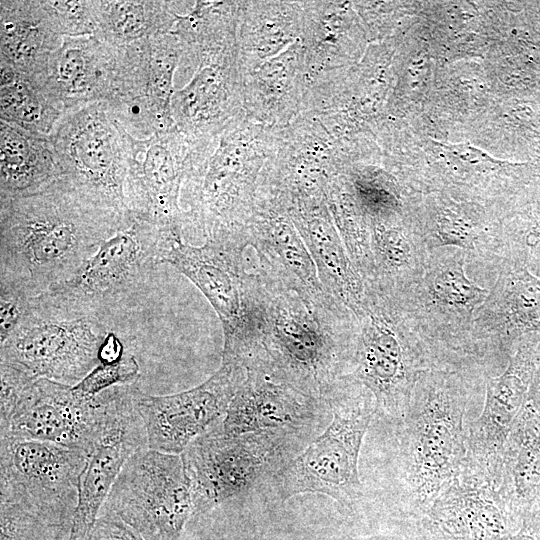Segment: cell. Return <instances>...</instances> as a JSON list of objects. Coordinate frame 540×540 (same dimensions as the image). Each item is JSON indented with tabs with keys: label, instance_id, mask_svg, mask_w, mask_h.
<instances>
[{
	"label": "cell",
	"instance_id": "1",
	"mask_svg": "<svg viewBox=\"0 0 540 540\" xmlns=\"http://www.w3.org/2000/svg\"><path fill=\"white\" fill-rule=\"evenodd\" d=\"M250 353L260 367L297 390L323 399L349 373L357 319L338 300L318 305L270 273H249Z\"/></svg>",
	"mask_w": 540,
	"mask_h": 540
},
{
	"label": "cell",
	"instance_id": "8",
	"mask_svg": "<svg viewBox=\"0 0 540 540\" xmlns=\"http://www.w3.org/2000/svg\"><path fill=\"white\" fill-rule=\"evenodd\" d=\"M301 431L307 430L278 428L230 435L219 422L194 439L180 454L190 485L193 515L277 476L303 441Z\"/></svg>",
	"mask_w": 540,
	"mask_h": 540
},
{
	"label": "cell",
	"instance_id": "22",
	"mask_svg": "<svg viewBox=\"0 0 540 540\" xmlns=\"http://www.w3.org/2000/svg\"><path fill=\"white\" fill-rule=\"evenodd\" d=\"M175 127L190 139L215 134L244 114L243 72L238 45L211 53L180 88L172 103Z\"/></svg>",
	"mask_w": 540,
	"mask_h": 540
},
{
	"label": "cell",
	"instance_id": "31",
	"mask_svg": "<svg viewBox=\"0 0 540 540\" xmlns=\"http://www.w3.org/2000/svg\"><path fill=\"white\" fill-rule=\"evenodd\" d=\"M500 501L517 523L540 520V415L527 400L503 446Z\"/></svg>",
	"mask_w": 540,
	"mask_h": 540
},
{
	"label": "cell",
	"instance_id": "17",
	"mask_svg": "<svg viewBox=\"0 0 540 540\" xmlns=\"http://www.w3.org/2000/svg\"><path fill=\"white\" fill-rule=\"evenodd\" d=\"M190 139L177 128L139 139L129 135L127 206L132 217L160 229H185L181 188Z\"/></svg>",
	"mask_w": 540,
	"mask_h": 540
},
{
	"label": "cell",
	"instance_id": "18",
	"mask_svg": "<svg viewBox=\"0 0 540 540\" xmlns=\"http://www.w3.org/2000/svg\"><path fill=\"white\" fill-rule=\"evenodd\" d=\"M108 390L86 397L73 386L37 378L24 392L1 435L47 441L91 452L105 421Z\"/></svg>",
	"mask_w": 540,
	"mask_h": 540
},
{
	"label": "cell",
	"instance_id": "12",
	"mask_svg": "<svg viewBox=\"0 0 540 540\" xmlns=\"http://www.w3.org/2000/svg\"><path fill=\"white\" fill-rule=\"evenodd\" d=\"M160 230L159 264H169L191 280L217 313L224 335L222 361L243 363L250 351L246 248L211 240L194 246L183 240L186 230Z\"/></svg>",
	"mask_w": 540,
	"mask_h": 540
},
{
	"label": "cell",
	"instance_id": "10",
	"mask_svg": "<svg viewBox=\"0 0 540 540\" xmlns=\"http://www.w3.org/2000/svg\"><path fill=\"white\" fill-rule=\"evenodd\" d=\"M129 133L105 102L69 110L49 134L60 179L96 205L134 219L126 200Z\"/></svg>",
	"mask_w": 540,
	"mask_h": 540
},
{
	"label": "cell",
	"instance_id": "50",
	"mask_svg": "<svg viewBox=\"0 0 540 540\" xmlns=\"http://www.w3.org/2000/svg\"><path fill=\"white\" fill-rule=\"evenodd\" d=\"M528 400L540 415V363L535 371L528 394Z\"/></svg>",
	"mask_w": 540,
	"mask_h": 540
},
{
	"label": "cell",
	"instance_id": "34",
	"mask_svg": "<svg viewBox=\"0 0 540 540\" xmlns=\"http://www.w3.org/2000/svg\"><path fill=\"white\" fill-rule=\"evenodd\" d=\"M303 1H242L237 30L243 75L300 41Z\"/></svg>",
	"mask_w": 540,
	"mask_h": 540
},
{
	"label": "cell",
	"instance_id": "11",
	"mask_svg": "<svg viewBox=\"0 0 540 540\" xmlns=\"http://www.w3.org/2000/svg\"><path fill=\"white\" fill-rule=\"evenodd\" d=\"M100 513L115 515L145 540H179L193 515L180 454L149 447L124 464Z\"/></svg>",
	"mask_w": 540,
	"mask_h": 540
},
{
	"label": "cell",
	"instance_id": "47",
	"mask_svg": "<svg viewBox=\"0 0 540 540\" xmlns=\"http://www.w3.org/2000/svg\"><path fill=\"white\" fill-rule=\"evenodd\" d=\"M90 540H145L115 515L100 513Z\"/></svg>",
	"mask_w": 540,
	"mask_h": 540
},
{
	"label": "cell",
	"instance_id": "16",
	"mask_svg": "<svg viewBox=\"0 0 540 540\" xmlns=\"http://www.w3.org/2000/svg\"><path fill=\"white\" fill-rule=\"evenodd\" d=\"M138 388L109 389L103 430L89 453L67 540H90L101 509L126 461L148 447L147 433L136 406Z\"/></svg>",
	"mask_w": 540,
	"mask_h": 540
},
{
	"label": "cell",
	"instance_id": "20",
	"mask_svg": "<svg viewBox=\"0 0 540 540\" xmlns=\"http://www.w3.org/2000/svg\"><path fill=\"white\" fill-rule=\"evenodd\" d=\"M539 363L540 333H530L518 340L502 374L486 376L483 410L469 428L463 466L482 472L497 486L503 446L514 420L528 400Z\"/></svg>",
	"mask_w": 540,
	"mask_h": 540
},
{
	"label": "cell",
	"instance_id": "30",
	"mask_svg": "<svg viewBox=\"0 0 540 540\" xmlns=\"http://www.w3.org/2000/svg\"><path fill=\"white\" fill-rule=\"evenodd\" d=\"M0 36L1 63L38 83L45 78L64 37L46 0H2Z\"/></svg>",
	"mask_w": 540,
	"mask_h": 540
},
{
	"label": "cell",
	"instance_id": "45",
	"mask_svg": "<svg viewBox=\"0 0 540 540\" xmlns=\"http://www.w3.org/2000/svg\"><path fill=\"white\" fill-rule=\"evenodd\" d=\"M64 36L94 35L96 29L94 0H49Z\"/></svg>",
	"mask_w": 540,
	"mask_h": 540
},
{
	"label": "cell",
	"instance_id": "26",
	"mask_svg": "<svg viewBox=\"0 0 540 540\" xmlns=\"http://www.w3.org/2000/svg\"><path fill=\"white\" fill-rule=\"evenodd\" d=\"M117 55L118 46L95 35L64 36L40 84L62 113L104 102L111 90Z\"/></svg>",
	"mask_w": 540,
	"mask_h": 540
},
{
	"label": "cell",
	"instance_id": "25",
	"mask_svg": "<svg viewBox=\"0 0 540 540\" xmlns=\"http://www.w3.org/2000/svg\"><path fill=\"white\" fill-rule=\"evenodd\" d=\"M497 485L463 467L426 513L444 540H503L517 524L503 507Z\"/></svg>",
	"mask_w": 540,
	"mask_h": 540
},
{
	"label": "cell",
	"instance_id": "24",
	"mask_svg": "<svg viewBox=\"0 0 540 540\" xmlns=\"http://www.w3.org/2000/svg\"><path fill=\"white\" fill-rule=\"evenodd\" d=\"M246 369V378L221 422L225 433L239 435L278 428L307 430L317 423L325 400L297 390L260 367Z\"/></svg>",
	"mask_w": 540,
	"mask_h": 540
},
{
	"label": "cell",
	"instance_id": "4",
	"mask_svg": "<svg viewBox=\"0 0 540 540\" xmlns=\"http://www.w3.org/2000/svg\"><path fill=\"white\" fill-rule=\"evenodd\" d=\"M477 366L434 367L417 381L403 419L404 476L413 505L426 511L464 465L463 420L479 377Z\"/></svg>",
	"mask_w": 540,
	"mask_h": 540
},
{
	"label": "cell",
	"instance_id": "27",
	"mask_svg": "<svg viewBox=\"0 0 540 540\" xmlns=\"http://www.w3.org/2000/svg\"><path fill=\"white\" fill-rule=\"evenodd\" d=\"M283 205L314 260L325 291L356 316L364 301L365 283L349 258L326 197L297 199Z\"/></svg>",
	"mask_w": 540,
	"mask_h": 540
},
{
	"label": "cell",
	"instance_id": "40",
	"mask_svg": "<svg viewBox=\"0 0 540 540\" xmlns=\"http://www.w3.org/2000/svg\"><path fill=\"white\" fill-rule=\"evenodd\" d=\"M326 202L355 269L369 283L374 277L370 223L343 174L335 177L326 192Z\"/></svg>",
	"mask_w": 540,
	"mask_h": 540
},
{
	"label": "cell",
	"instance_id": "33",
	"mask_svg": "<svg viewBox=\"0 0 540 540\" xmlns=\"http://www.w3.org/2000/svg\"><path fill=\"white\" fill-rule=\"evenodd\" d=\"M433 205L409 220L429 251L453 247L464 251L468 261L498 267L502 260L501 225L480 211Z\"/></svg>",
	"mask_w": 540,
	"mask_h": 540
},
{
	"label": "cell",
	"instance_id": "37",
	"mask_svg": "<svg viewBox=\"0 0 540 540\" xmlns=\"http://www.w3.org/2000/svg\"><path fill=\"white\" fill-rule=\"evenodd\" d=\"M194 1L94 0V35L112 46H124L172 31L177 14Z\"/></svg>",
	"mask_w": 540,
	"mask_h": 540
},
{
	"label": "cell",
	"instance_id": "21",
	"mask_svg": "<svg viewBox=\"0 0 540 540\" xmlns=\"http://www.w3.org/2000/svg\"><path fill=\"white\" fill-rule=\"evenodd\" d=\"M343 166L338 146L320 121L302 114L279 129L276 149L263 170L258 191L285 202L326 197Z\"/></svg>",
	"mask_w": 540,
	"mask_h": 540
},
{
	"label": "cell",
	"instance_id": "42",
	"mask_svg": "<svg viewBox=\"0 0 540 540\" xmlns=\"http://www.w3.org/2000/svg\"><path fill=\"white\" fill-rule=\"evenodd\" d=\"M69 529L58 526L27 506L1 501V540H67Z\"/></svg>",
	"mask_w": 540,
	"mask_h": 540
},
{
	"label": "cell",
	"instance_id": "13",
	"mask_svg": "<svg viewBox=\"0 0 540 540\" xmlns=\"http://www.w3.org/2000/svg\"><path fill=\"white\" fill-rule=\"evenodd\" d=\"M107 324L98 317L55 312L36 298L32 312L0 343V361L36 378L75 386L100 363V347L110 332Z\"/></svg>",
	"mask_w": 540,
	"mask_h": 540
},
{
	"label": "cell",
	"instance_id": "23",
	"mask_svg": "<svg viewBox=\"0 0 540 540\" xmlns=\"http://www.w3.org/2000/svg\"><path fill=\"white\" fill-rule=\"evenodd\" d=\"M248 238L256 251L259 268L303 299L318 305L337 300L325 291L301 234L279 200L258 193Z\"/></svg>",
	"mask_w": 540,
	"mask_h": 540
},
{
	"label": "cell",
	"instance_id": "29",
	"mask_svg": "<svg viewBox=\"0 0 540 540\" xmlns=\"http://www.w3.org/2000/svg\"><path fill=\"white\" fill-rule=\"evenodd\" d=\"M306 89L301 41L243 75V110L247 119L281 129L302 115Z\"/></svg>",
	"mask_w": 540,
	"mask_h": 540
},
{
	"label": "cell",
	"instance_id": "48",
	"mask_svg": "<svg viewBox=\"0 0 540 540\" xmlns=\"http://www.w3.org/2000/svg\"><path fill=\"white\" fill-rule=\"evenodd\" d=\"M124 345L113 332H109L105 337L99 351L100 363H111L122 359L125 356Z\"/></svg>",
	"mask_w": 540,
	"mask_h": 540
},
{
	"label": "cell",
	"instance_id": "43",
	"mask_svg": "<svg viewBox=\"0 0 540 540\" xmlns=\"http://www.w3.org/2000/svg\"><path fill=\"white\" fill-rule=\"evenodd\" d=\"M0 276V343H2L32 312L37 296L21 281Z\"/></svg>",
	"mask_w": 540,
	"mask_h": 540
},
{
	"label": "cell",
	"instance_id": "39",
	"mask_svg": "<svg viewBox=\"0 0 540 540\" xmlns=\"http://www.w3.org/2000/svg\"><path fill=\"white\" fill-rule=\"evenodd\" d=\"M0 120L49 135L63 115L32 78L0 63Z\"/></svg>",
	"mask_w": 540,
	"mask_h": 540
},
{
	"label": "cell",
	"instance_id": "7",
	"mask_svg": "<svg viewBox=\"0 0 540 540\" xmlns=\"http://www.w3.org/2000/svg\"><path fill=\"white\" fill-rule=\"evenodd\" d=\"M333 419L326 430L278 473L279 495H327L347 507L362 497L361 444L377 404L364 386L342 377L323 398Z\"/></svg>",
	"mask_w": 540,
	"mask_h": 540
},
{
	"label": "cell",
	"instance_id": "36",
	"mask_svg": "<svg viewBox=\"0 0 540 540\" xmlns=\"http://www.w3.org/2000/svg\"><path fill=\"white\" fill-rule=\"evenodd\" d=\"M369 223L374 277L365 284L398 296L421 278L431 251L409 220Z\"/></svg>",
	"mask_w": 540,
	"mask_h": 540
},
{
	"label": "cell",
	"instance_id": "46",
	"mask_svg": "<svg viewBox=\"0 0 540 540\" xmlns=\"http://www.w3.org/2000/svg\"><path fill=\"white\" fill-rule=\"evenodd\" d=\"M1 407L0 423H5L27 388L37 379L24 368L0 361Z\"/></svg>",
	"mask_w": 540,
	"mask_h": 540
},
{
	"label": "cell",
	"instance_id": "9",
	"mask_svg": "<svg viewBox=\"0 0 540 540\" xmlns=\"http://www.w3.org/2000/svg\"><path fill=\"white\" fill-rule=\"evenodd\" d=\"M467 262L460 249L432 250L421 278L394 296L440 367H480L472 356L471 333L489 289L467 276Z\"/></svg>",
	"mask_w": 540,
	"mask_h": 540
},
{
	"label": "cell",
	"instance_id": "44",
	"mask_svg": "<svg viewBox=\"0 0 540 540\" xmlns=\"http://www.w3.org/2000/svg\"><path fill=\"white\" fill-rule=\"evenodd\" d=\"M139 378V364L132 355L111 363H99L84 379L73 386L80 395L92 397L118 385H132Z\"/></svg>",
	"mask_w": 540,
	"mask_h": 540
},
{
	"label": "cell",
	"instance_id": "5",
	"mask_svg": "<svg viewBox=\"0 0 540 540\" xmlns=\"http://www.w3.org/2000/svg\"><path fill=\"white\" fill-rule=\"evenodd\" d=\"M355 317V351L344 376L372 393L377 413L400 422L419 378L440 366L394 296L365 284Z\"/></svg>",
	"mask_w": 540,
	"mask_h": 540
},
{
	"label": "cell",
	"instance_id": "49",
	"mask_svg": "<svg viewBox=\"0 0 540 540\" xmlns=\"http://www.w3.org/2000/svg\"><path fill=\"white\" fill-rule=\"evenodd\" d=\"M503 540H540V521L524 520L516 533H511Z\"/></svg>",
	"mask_w": 540,
	"mask_h": 540
},
{
	"label": "cell",
	"instance_id": "2",
	"mask_svg": "<svg viewBox=\"0 0 540 540\" xmlns=\"http://www.w3.org/2000/svg\"><path fill=\"white\" fill-rule=\"evenodd\" d=\"M133 220L96 205L61 179L30 194L0 197V275L39 296L73 276Z\"/></svg>",
	"mask_w": 540,
	"mask_h": 540
},
{
	"label": "cell",
	"instance_id": "32",
	"mask_svg": "<svg viewBox=\"0 0 540 540\" xmlns=\"http://www.w3.org/2000/svg\"><path fill=\"white\" fill-rule=\"evenodd\" d=\"M300 41L306 85L320 76L346 69L359 49V28L350 3L303 1Z\"/></svg>",
	"mask_w": 540,
	"mask_h": 540
},
{
	"label": "cell",
	"instance_id": "19",
	"mask_svg": "<svg viewBox=\"0 0 540 540\" xmlns=\"http://www.w3.org/2000/svg\"><path fill=\"white\" fill-rule=\"evenodd\" d=\"M497 279L476 310L471 333L474 361L487 372L506 368L518 340L540 333V278L502 261Z\"/></svg>",
	"mask_w": 540,
	"mask_h": 540
},
{
	"label": "cell",
	"instance_id": "41",
	"mask_svg": "<svg viewBox=\"0 0 540 540\" xmlns=\"http://www.w3.org/2000/svg\"><path fill=\"white\" fill-rule=\"evenodd\" d=\"M369 222L404 219L403 204L395 183L384 173L345 163L341 172Z\"/></svg>",
	"mask_w": 540,
	"mask_h": 540
},
{
	"label": "cell",
	"instance_id": "14",
	"mask_svg": "<svg viewBox=\"0 0 540 540\" xmlns=\"http://www.w3.org/2000/svg\"><path fill=\"white\" fill-rule=\"evenodd\" d=\"M1 501L21 503L70 531L89 454L60 444L1 435Z\"/></svg>",
	"mask_w": 540,
	"mask_h": 540
},
{
	"label": "cell",
	"instance_id": "15",
	"mask_svg": "<svg viewBox=\"0 0 540 540\" xmlns=\"http://www.w3.org/2000/svg\"><path fill=\"white\" fill-rule=\"evenodd\" d=\"M246 375L242 363L222 361L206 381L186 391L148 395L138 389L136 406L145 425L148 447L181 454L225 416Z\"/></svg>",
	"mask_w": 540,
	"mask_h": 540
},
{
	"label": "cell",
	"instance_id": "6",
	"mask_svg": "<svg viewBox=\"0 0 540 540\" xmlns=\"http://www.w3.org/2000/svg\"><path fill=\"white\" fill-rule=\"evenodd\" d=\"M161 230L134 219L116 232L68 280L40 294L44 307L68 316L109 319L148 289L159 264Z\"/></svg>",
	"mask_w": 540,
	"mask_h": 540
},
{
	"label": "cell",
	"instance_id": "28",
	"mask_svg": "<svg viewBox=\"0 0 540 540\" xmlns=\"http://www.w3.org/2000/svg\"><path fill=\"white\" fill-rule=\"evenodd\" d=\"M181 53V43L171 32L134 42L129 49L125 77L127 108L160 132L176 128L171 103Z\"/></svg>",
	"mask_w": 540,
	"mask_h": 540
},
{
	"label": "cell",
	"instance_id": "38",
	"mask_svg": "<svg viewBox=\"0 0 540 540\" xmlns=\"http://www.w3.org/2000/svg\"><path fill=\"white\" fill-rule=\"evenodd\" d=\"M242 1H195L177 14L171 31L182 46L181 60L195 63L201 56L237 44Z\"/></svg>",
	"mask_w": 540,
	"mask_h": 540
},
{
	"label": "cell",
	"instance_id": "35",
	"mask_svg": "<svg viewBox=\"0 0 540 540\" xmlns=\"http://www.w3.org/2000/svg\"><path fill=\"white\" fill-rule=\"evenodd\" d=\"M58 179L49 135L0 120V197L30 194Z\"/></svg>",
	"mask_w": 540,
	"mask_h": 540
},
{
	"label": "cell",
	"instance_id": "3",
	"mask_svg": "<svg viewBox=\"0 0 540 540\" xmlns=\"http://www.w3.org/2000/svg\"><path fill=\"white\" fill-rule=\"evenodd\" d=\"M278 131L243 114L215 134L189 138L180 202L192 231L205 240L249 245L248 226Z\"/></svg>",
	"mask_w": 540,
	"mask_h": 540
}]
</instances>
